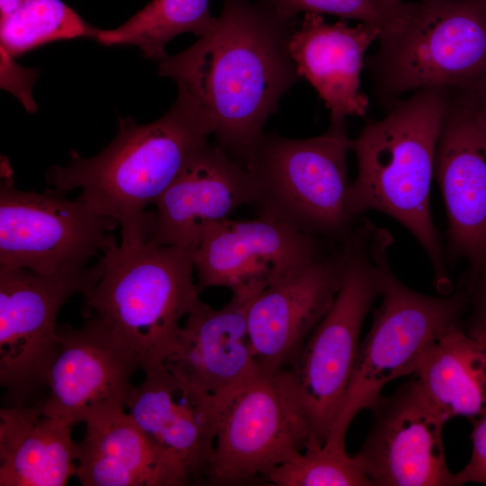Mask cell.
Masks as SVG:
<instances>
[{
    "mask_svg": "<svg viewBox=\"0 0 486 486\" xmlns=\"http://www.w3.org/2000/svg\"><path fill=\"white\" fill-rule=\"evenodd\" d=\"M210 30L158 61L208 125L216 144L246 166L268 117L302 78L290 54L297 17L266 0H221Z\"/></svg>",
    "mask_w": 486,
    "mask_h": 486,
    "instance_id": "1",
    "label": "cell"
},
{
    "mask_svg": "<svg viewBox=\"0 0 486 486\" xmlns=\"http://www.w3.org/2000/svg\"><path fill=\"white\" fill-rule=\"evenodd\" d=\"M447 95L441 88L412 93L351 139L357 173L348 194L356 217L381 212L414 236L429 258L441 295L452 292V284L431 215L430 188Z\"/></svg>",
    "mask_w": 486,
    "mask_h": 486,
    "instance_id": "2",
    "label": "cell"
},
{
    "mask_svg": "<svg viewBox=\"0 0 486 486\" xmlns=\"http://www.w3.org/2000/svg\"><path fill=\"white\" fill-rule=\"evenodd\" d=\"M210 135L199 111L178 93L159 119L140 125L121 118L117 135L100 153L84 158L72 151L70 162L50 167L46 179L59 194L79 189L92 209L119 222L122 238H149L155 212L145 208L155 203Z\"/></svg>",
    "mask_w": 486,
    "mask_h": 486,
    "instance_id": "3",
    "label": "cell"
},
{
    "mask_svg": "<svg viewBox=\"0 0 486 486\" xmlns=\"http://www.w3.org/2000/svg\"><path fill=\"white\" fill-rule=\"evenodd\" d=\"M193 252L148 238H122L104 251L103 274L83 294L88 315L130 345L144 372L163 364L181 320L201 300Z\"/></svg>",
    "mask_w": 486,
    "mask_h": 486,
    "instance_id": "4",
    "label": "cell"
},
{
    "mask_svg": "<svg viewBox=\"0 0 486 486\" xmlns=\"http://www.w3.org/2000/svg\"><path fill=\"white\" fill-rule=\"evenodd\" d=\"M392 235L364 221L343 240L346 259L338 294L285 368L311 433L325 443L355 367L366 315L393 274Z\"/></svg>",
    "mask_w": 486,
    "mask_h": 486,
    "instance_id": "5",
    "label": "cell"
},
{
    "mask_svg": "<svg viewBox=\"0 0 486 486\" xmlns=\"http://www.w3.org/2000/svg\"><path fill=\"white\" fill-rule=\"evenodd\" d=\"M370 60L380 96L486 85V0L406 3Z\"/></svg>",
    "mask_w": 486,
    "mask_h": 486,
    "instance_id": "6",
    "label": "cell"
},
{
    "mask_svg": "<svg viewBox=\"0 0 486 486\" xmlns=\"http://www.w3.org/2000/svg\"><path fill=\"white\" fill-rule=\"evenodd\" d=\"M345 124H329L308 139L264 134L246 168L256 184L260 216L284 222L315 238L344 240L353 230Z\"/></svg>",
    "mask_w": 486,
    "mask_h": 486,
    "instance_id": "7",
    "label": "cell"
},
{
    "mask_svg": "<svg viewBox=\"0 0 486 486\" xmlns=\"http://www.w3.org/2000/svg\"><path fill=\"white\" fill-rule=\"evenodd\" d=\"M370 329L360 343L352 377L325 444L346 449L347 429L356 416L370 410L383 387L413 374L428 346L462 324L466 296H431L414 291L392 274L382 294Z\"/></svg>",
    "mask_w": 486,
    "mask_h": 486,
    "instance_id": "8",
    "label": "cell"
},
{
    "mask_svg": "<svg viewBox=\"0 0 486 486\" xmlns=\"http://www.w3.org/2000/svg\"><path fill=\"white\" fill-rule=\"evenodd\" d=\"M104 266L100 258L92 266L68 265L49 274L0 266V383L10 406L24 405L47 386L59 348L58 313L72 295L97 284Z\"/></svg>",
    "mask_w": 486,
    "mask_h": 486,
    "instance_id": "9",
    "label": "cell"
},
{
    "mask_svg": "<svg viewBox=\"0 0 486 486\" xmlns=\"http://www.w3.org/2000/svg\"><path fill=\"white\" fill-rule=\"evenodd\" d=\"M220 401L208 481L241 484L261 479L301 453L313 435L285 369L260 372Z\"/></svg>",
    "mask_w": 486,
    "mask_h": 486,
    "instance_id": "10",
    "label": "cell"
},
{
    "mask_svg": "<svg viewBox=\"0 0 486 486\" xmlns=\"http://www.w3.org/2000/svg\"><path fill=\"white\" fill-rule=\"evenodd\" d=\"M118 225L79 195L68 199L50 188L42 193L17 189L2 158L0 266L49 274L68 265H86L117 243L112 231Z\"/></svg>",
    "mask_w": 486,
    "mask_h": 486,
    "instance_id": "11",
    "label": "cell"
},
{
    "mask_svg": "<svg viewBox=\"0 0 486 486\" xmlns=\"http://www.w3.org/2000/svg\"><path fill=\"white\" fill-rule=\"evenodd\" d=\"M434 176L446 212L451 258L468 277L486 267V85L448 90Z\"/></svg>",
    "mask_w": 486,
    "mask_h": 486,
    "instance_id": "12",
    "label": "cell"
},
{
    "mask_svg": "<svg viewBox=\"0 0 486 486\" xmlns=\"http://www.w3.org/2000/svg\"><path fill=\"white\" fill-rule=\"evenodd\" d=\"M370 410L372 427L353 457L372 486H459L442 440L449 419L415 376Z\"/></svg>",
    "mask_w": 486,
    "mask_h": 486,
    "instance_id": "13",
    "label": "cell"
},
{
    "mask_svg": "<svg viewBox=\"0 0 486 486\" xmlns=\"http://www.w3.org/2000/svg\"><path fill=\"white\" fill-rule=\"evenodd\" d=\"M58 341L43 409L73 426L125 410L130 379L141 369L130 345L92 314L79 328H59Z\"/></svg>",
    "mask_w": 486,
    "mask_h": 486,
    "instance_id": "14",
    "label": "cell"
},
{
    "mask_svg": "<svg viewBox=\"0 0 486 486\" xmlns=\"http://www.w3.org/2000/svg\"><path fill=\"white\" fill-rule=\"evenodd\" d=\"M312 237L266 216L205 228L193 252L197 286L252 300L271 283L315 260Z\"/></svg>",
    "mask_w": 486,
    "mask_h": 486,
    "instance_id": "15",
    "label": "cell"
},
{
    "mask_svg": "<svg viewBox=\"0 0 486 486\" xmlns=\"http://www.w3.org/2000/svg\"><path fill=\"white\" fill-rule=\"evenodd\" d=\"M144 373L129 392L127 413L190 482L208 480L220 401L163 364Z\"/></svg>",
    "mask_w": 486,
    "mask_h": 486,
    "instance_id": "16",
    "label": "cell"
},
{
    "mask_svg": "<svg viewBox=\"0 0 486 486\" xmlns=\"http://www.w3.org/2000/svg\"><path fill=\"white\" fill-rule=\"evenodd\" d=\"M346 252L344 244L327 257L275 280L248 307V324L261 372L287 368L330 309L340 288Z\"/></svg>",
    "mask_w": 486,
    "mask_h": 486,
    "instance_id": "17",
    "label": "cell"
},
{
    "mask_svg": "<svg viewBox=\"0 0 486 486\" xmlns=\"http://www.w3.org/2000/svg\"><path fill=\"white\" fill-rule=\"evenodd\" d=\"M256 200V184L250 172L207 140L155 202L149 239L158 246L194 250L206 227L228 219L243 205L253 206Z\"/></svg>",
    "mask_w": 486,
    "mask_h": 486,
    "instance_id": "18",
    "label": "cell"
},
{
    "mask_svg": "<svg viewBox=\"0 0 486 486\" xmlns=\"http://www.w3.org/2000/svg\"><path fill=\"white\" fill-rule=\"evenodd\" d=\"M251 300L231 296L220 309L199 301L186 316L163 362L222 400L261 370L248 324Z\"/></svg>",
    "mask_w": 486,
    "mask_h": 486,
    "instance_id": "19",
    "label": "cell"
},
{
    "mask_svg": "<svg viewBox=\"0 0 486 486\" xmlns=\"http://www.w3.org/2000/svg\"><path fill=\"white\" fill-rule=\"evenodd\" d=\"M381 29L364 22H328L321 14L305 13L291 37L290 54L301 77L318 92L330 112V124L347 116H364L369 101L360 89L367 49Z\"/></svg>",
    "mask_w": 486,
    "mask_h": 486,
    "instance_id": "20",
    "label": "cell"
},
{
    "mask_svg": "<svg viewBox=\"0 0 486 486\" xmlns=\"http://www.w3.org/2000/svg\"><path fill=\"white\" fill-rule=\"evenodd\" d=\"M77 443L76 473L84 486H179L185 472L120 410L87 423Z\"/></svg>",
    "mask_w": 486,
    "mask_h": 486,
    "instance_id": "21",
    "label": "cell"
},
{
    "mask_svg": "<svg viewBox=\"0 0 486 486\" xmlns=\"http://www.w3.org/2000/svg\"><path fill=\"white\" fill-rule=\"evenodd\" d=\"M73 425L35 406L0 410V485L63 486L76 473Z\"/></svg>",
    "mask_w": 486,
    "mask_h": 486,
    "instance_id": "22",
    "label": "cell"
},
{
    "mask_svg": "<svg viewBox=\"0 0 486 486\" xmlns=\"http://www.w3.org/2000/svg\"><path fill=\"white\" fill-rule=\"evenodd\" d=\"M413 374L448 419L463 416L472 421L486 412V344L462 324L428 346Z\"/></svg>",
    "mask_w": 486,
    "mask_h": 486,
    "instance_id": "23",
    "label": "cell"
},
{
    "mask_svg": "<svg viewBox=\"0 0 486 486\" xmlns=\"http://www.w3.org/2000/svg\"><path fill=\"white\" fill-rule=\"evenodd\" d=\"M214 21L209 0H152L117 28L101 30L95 40L105 46L134 45L144 57L160 61L176 36L192 32L200 37Z\"/></svg>",
    "mask_w": 486,
    "mask_h": 486,
    "instance_id": "24",
    "label": "cell"
},
{
    "mask_svg": "<svg viewBox=\"0 0 486 486\" xmlns=\"http://www.w3.org/2000/svg\"><path fill=\"white\" fill-rule=\"evenodd\" d=\"M100 31L61 0H30L0 22L1 50L14 58L57 40L96 39Z\"/></svg>",
    "mask_w": 486,
    "mask_h": 486,
    "instance_id": "25",
    "label": "cell"
},
{
    "mask_svg": "<svg viewBox=\"0 0 486 486\" xmlns=\"http://www.w3.org/2000/svg\"><path fill=\"white\" fill-rule=\"evenodd\" d=\"M265 481L277 486H372L346 449L322 443L314 435L301 453L273 469Z\"/></svg>",
    "mask_w": 486,
    "mask_h": 486,
    "instance_id": "26",
    "label": "cell"
},
{
    "mask_svg": "<svg viewBox=\"0 0 486 486\" xmlns=\"http://www.w3.org/2000/svg\"><path fill=\"white\" fill-rule=\"evenodd\" d=\"M278 12L288 17L299 13L328 14L343 19H353L376 26L381 31L390 28L401 10L388 8L379 0H266ZM405 6V5H404Z\"/></svg>",
    "mask_w": 486,
    "mask_h": 486,
    "instance_id": "27",
    "label": "cell"
},
{
    "mask_svg": "<svg viewBox=\"0 0 486 486\" xmlns=\"http://www.w3.org/2000/svg\"><path fill=\"white\" fill-rule=\"evenodd\" d=\"M466 296V310L462 328L471 337L486 344V267L461 287Z\"/></svg>",
    "mask_w": 486,
    "mask_h": 486,
    "instance_id": "28",
    "label": "cell"
},
{
    "mask_svg": "<svg viewBox=\"0 0 486 486\" xmlns=\"http://www.w3.org/2000/svg\"><path fill=\"white\" fill-rule=\"evenodd\" d=\"M37 73L34 69L24 68L13 60V57L1 50V86L12 92L30 112L35 111L32 98V86Z\"/></svg>",
    "mask_w": 486,
    "mask_h": 486,
    "instance_id": "29",
    "label": "cell"
},
{
    "mask_svg": "<svg viewBox=\"0 0 486 486\" xmlns=\"http://www.w3.org/2000/svg\"><path fill=\"white\" fill-rule=\"evenodd\" d=\"M472 422V454L467 464L456 472L459 485L466 482L486 484V412Z\"/></svg>",
    "mask_w": 486,
    "mask_h": 486,
    "instance_id": "30",
    "label": "cell"
},
{
    "mask_svg": "<svg viewBox=\"0 0 486 486\" xmlns=\"http://www.w3.org/2000/svg\"><path fill=\"white\" fill-rule=\"evenodd\" d=\"M30 0H0V22L7 19Z\"/></svg>",
    "mask_w": 486,
    "mask_h": 486,
    "instance_id": "31",
    "label": "cell"
},
{
    "mask_svg": "<svg viewBox=\"0 0 486 486\" xmlns=\"http://www.w3.org/2000/svg\"><path fill=\"white\" fill-rule=\"evenodd\" d=\"M385 6L394 11L401 10L406 3H403L401 0H379Z\"/></svg>",
    "mask_w": 486,
    "mask_h": 486,
    "instance_id": "32",
    "label": "cell"
}]
</instances>
